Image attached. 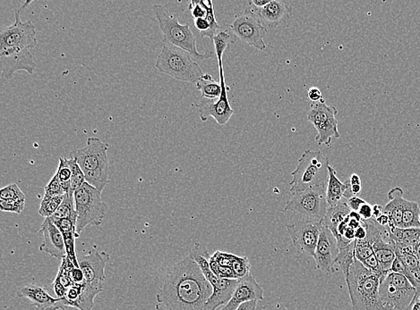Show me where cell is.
I'll use <instances>...</instances> for the list:
<instances>
[{"label":"cell","instance_id":"cell-7","mask_svg":"<svg viewBox=\"0 0 420 310\" xmlns=\"http://www.w3.org/2000/svg\"><path fill=\"white\" fill-rule=\"evenodd\" d=\"M156 68L176 80L188 81L194 85L205 75L199 64L192 59L190 53L168 44H164L161 48Z\"/></svg>","mask_w":420,"mask_h":310},{"label":"cell","instance_id":"cell-45","mask_svg":"<svg viewBox=\"0 0 420 310\" xmlns=\"http://www.w3.org/2000/svg\"><path fill=\"white\" fill-rule=\"evenodd\" d=\"M366 203L364 200L360 199L359 197H351L347 200V205L351 209V211L358 212L361 206Z\"/></svg>","mask_w":420,"mask_h":310},{"label":"cell","instance_id":"cell-28","mask_svg":"<svg viewBox=\"0 0 420 310\" xmlns=\"http://www.w3.org/2000/svg\"><path fill=\"white\" fill-rule=\"evenodd\" d=\"M390 239L395 243L414 249L420 242V228L403 229L400 227H388Z\"/></svg>","mask_w":420,"mask_h":310},{"label":"cell","instance_id":"cell-1","mask_svg":"<svg viewBox=\"0 0 420 310\" xmlns=\"http://www.w3.org/2000/svg\"><path fill=\"white\" fill-rule=\"evenodd\" d=\"M212 294V285L190 255L167 269L155 309L206 310Z\"/></svg>","mask_w":420,"mask_h":310},{"label":"cell","instance_id":"cell-12","mask_svg":"<svg viewBox=\"0 0 420 310\" xmlns=\"http://www.w3.org/2000/svg\"><path fill=\"white\" fill-rule=\"evenodd\" d=\"M26 1L22 8L15 11V23L8 28L3 29L0 33V48H17L32 50L37 45L35 26L31 21L23 23L20 13L31 4Z\"/></svg>","mask_w":420,"mask_h":310},{"label":"cell","instance_id":"cell-59","mask_svg":"<svg viewBox=\"0 0 420 310\" xmlns=\"http://www.w3.org/2000/svg\"><path fill=\"white\" fill-rule=\"evenodd\" d=\"M405 310H408V309H405Z\"/></svg>","mask_w":420,"mask_h":310},{"label":"cell","instance_id":"cell-47","mask_svg":"<svg viewBox=\"0 0 420 310\" xmlns=\"http://www.w3.org/2000/svg\"><path fill=\"white\" fill-rule=\"evenodd\" d=\"M307 96H309V99L311 100L312 103L319 102L322 99H324L321 90L316 87L310 88L309 91H307Z\"/></svg>","mask_w":420,"mask_h":310},{"label":"cell","instance_id":"cell-31","mask_svg":"<svg viewBox=\"0 0 420 310\" xmlns=\"http://www.w3.org/2000/svg\"><path fill=\"white\" fill-rule=\"evenodd\" d=\"M236 36L233 35L230 29L221 30L218 32L217 35L214 36L212 42L214 44L215 53L217 56L219 68H223V62H222V57L225 50L230 43H234L236 41ZM237 38V37H236Z\"/></svg>","mask_w":420,"mask_h":310},{"label":"cell","instance_id":"cell-4","mask_svg":"<svg viewBox=\"0 0 420 310\" xmlns=\"http://www.w3.org/2000/svg\"><path fill=\"white\" fill-rule=\"evenodd\" d=\"M153 11L163 32L164 43L181 48L197 59L203 60L214 57V52L210 50L205 53L199 52L197 37L192 32L190 23H179L174 15L170 14L163 6L154 5Z\"/></svg>","mask_w":420,"mask_h":310},{"label":"cell","instance_id":"cell-40","mask_svg":"<svg viewBox=\"0 0 420 310\" xmlns=\"http://www.w3.org/2000/svg\"><path fill=\"white\" fill-rule=\"evenodd\" d=\"M374 254L372 245L368 242L367 239L362 241H356L355 258L359 262H363L367 258Z\"/></svg>","mask_w":420,"mask_h":310},{"label":"cell","instance_id":"cell-14","mask_svg":"<svg viewBox=\"0 0 420 310\" xmlns=\"http://www.w3.org/2000/svg\"><path fill=\"white\" fill-rule=\"evenodd\" d=\"M220 72V83L221 85V95L217 99H208L201 98L197 103V108L199 109V115L202 122H206L210 117L214 118L220 126H224L230 121L234 114V110L230 104L228 93L230 88L227 86L225 81L224 68H219Z\"/></svg>","mask_w":420,"mask_h":310},{"label":"cell","instance_id":"cell-8","mask_svg":"<svg viewBox=\"0 0 420 310\" xmlns=\"http://www.w3.org/2000/svg\"><path fill=\"white\" fill-rule=\"evenodd\" d=\"M190 256L199 266L207 281L212 287V294L206 306V310H217L226 305L235 291L239 279H223L214 275L210 267V256L205 246L197 242L190 251Z\"/></svg>","mask_w":420,"mask_h":310},{"label":"cell","instance_id":"cell-15","mask_svg":"<svg viewBox=\"0 0 420 310\" xmlns=\"http://www.w3.org/2000/svg\"><path fill=\"white\" fill-rule=\"evenodd\" d=\"M321 222L297 221L286 228L295 248L307 256H315L316 246L320 237Z\"/></svg>","mask_w":420,"mask_h":310},{"label":"cell","instance_id":"cell-18","mask_svg":"<svg viewBox=\"0 0 420 310\" xmlns=\"http://www.w3.org/2000/svg\"><path fill=\"white\" fill-rule=\"evenodd\" d=\"M109 260V255L100 252L96 246L78 260L79 267L84 275L85 282L96 287H102L106 281L105 267Z\"/></svg>","mask_w":420,"mask_h":310},{"label":"cell","instance_id":"cell-34","mask_svg":"<svg viewBox=\"0 0 420 310\" xmlns=\"http://www.w3.org/2000/svg\"><path fill=\"white\" fill-rule=\"evenodd\" d=\"M57 220H77V213L75 211L74 193H66L62 205L53 215Z\"/></svg>","mask_w":420,"mask_h":310},{"label":"cell","instance_id":"cell-48","mask_svg":"<svg viewBox=\"0 0 420 310\" xmlns=\"http://www.w3.org/2000/svg\"><path fill=\"white\" fill-rule=\"evenodd\" d=\"M72 280L74 284H83L85 282L84 275L80 267H75L72 271Z\"/></svg>","mask_w":420,"mask_h":310},{"label":"cell","instance_id":"cell-21","mask_svg":"<svg viewBox=\"0 0 420 310\" xmlns=\"http://www.w3.org/2000/svg\"><path fill=\"white\" fill-rule=\"evenodd\" d=\"M39 233L44 236V242L39 248V251L60 260L66 257L65 241L62 233L51 217L45 218Z\"/></svg>","mask_w":420,"mask_h":310},{"label":"cell","instance_id":"cell-44","mask_svg":"<svg viewBox=\"0 0 420 310\" xmlns=\"http://www.w3.org/2000/svg\"><path fill=\"white\" fill-rule=\"evenodd\" d=\"M188 9H190L192 17L194 20L206 18V10L203 8L202 0L201 1H191Z\"/></svg>","mask_w":420,"mask_h":310},{"label":"cell","instance_id":"cell-11","mask_svg":"<svg viewBox=\"0 0 420 310\" xmlns=\"http://www.w3.org/2000/svg\"><path fill=\"white\" fill-rule=\"evenodd\" d=\"M337 108L334 106H328L325 99L319 102H313L309 113L307 120L315 126L318 130L316 141L319 145L330 146L331 139H339V123L336 119Z\"/></svg>","mask_w":420,"mask_h":310},{"label":"cell","instance_id":"cell-58","mask_svg":"<svg viewBox=\"0 0 420 310\" xmlns=\"http://www.w3.org/2000/svg\"><path fill=\"white\" fill-rule=\"evenodd\" d=\"M414 253L416 254V256L418 257L419 262H420V242L419 244H417L415 247L413 249Z\"/></svg>","mask_w":420,"mask_h":310},{"label":"cell","instance_id":"cell-51","mask_svg":"<svg viewBox=\"0 0 420 310\" xmlns=\"http://www.w3.org/2000/svg\"><path fill=\"white\" fill-rule=\"evenodd\" d=\"M258 300H251L241 304L236 310H257Z\"/></svg>","mask_w":420,"mask_h":310},{"label":"cell","instance_id":"cell-42","mask_svg":"<svg viewBox=\"0 0 420 310\" xmlns=\"http://www.w3.org/2000/svg\"><path fill=\"white\" fill-rule=\"evenodd\" d=\"M26 205V200H0V211L3 212L16 213L21 214Z\"/></svg>","mask_w":420,"mask_h":310},{"label":"cell","instance_id":"cell-43","mask_svg":"<svg viewBox=\"0 0 420 310\" xmlns=\"http://www.w3.org/2000/svg\"><path fill=\"white\" fill-rule=\"evenodd\" d=\"M66 193L64 191L62 184L56 175H54L53 179L48 182L47 186L45 187V197H56L60 195H65Z\"/></svg>","mask_w":420,"mask_h":310},{"label":"cell","instance_id":"cell-2","mask_svg":"<svg viewBox=\"0 0 420 310\" xmlns=\"http://www.w3.org/2000/svg\"><path fill=\"white\" fill-rule=\"evenodd\" d=\"M353 310H388L379 297L380 279L355 260L345 279Z\"/></svg>","mask_w":420,"mask_h":310},{"label":"cell","instance_id":"cell-5","mask_svg":"<svg viewBox=\"0 0 420 310\" xmlns=\"http://www.w3.org/2000/svg\"><path fill=\"white\" fill-rule=\"evenodd\" d=\"M329 159L321 151H306L291 173V193L327 185Z\"/></svg>","mask_w":420,"mask_h":310},{"label":"cell","instance_id":"cell-22","mask_svg":"<svg viewBox=\"0 0 420 310\" xmlns=\"http://www.w3.org/2000/svg\"><path fill=\"white\" fill-rule=\"evenodd\" d=\"M18 296L26 298L32 302L33 305L41 310H51L59 298H54L48 293L46 289L36 284H27L20 290Z\"/></svg>","mask_w":420,"mask_h":310},{"label":"cell","instance_id":"cell-19","mask_svg":"<svg viewBox=\"0 0 420 310\" xmlns=\"http://www.w3.org/2000/svg\"><path fill=\"white\" fill-rule=\"evenodd\" d=\"M257 19L266 28H275L280 24L287 22L291 17V8L290 3L271 0L266 7L257 8L248 2V8Z\"/></svg>","mask_w":420,"mask_h":310},{"label":"cell","instance_id":"cell-29","mask_svg":"<svg viewBox=\"0 0 420 310\" xmlns=\"http://www.w3.org/2000/svg\"><path fill=\"white\" fill-rule=\"evenodd\" d=\"M197 90L202 93V98L208 99H217L221 95V83H217L214 80L212 75L208 74L203 75L197 84L194 85Z\"/></svg>","mask_w":420,"mask_h":310},{"label":"cell","instance_id":"cell-32","mask_svg":"<svg viewBox=\"0 0 420 310\" xmlns=\"http://www.w3.org/2000/svg\"><path fill=\"white\" fill-rule=\"evenodd\" d=\"M400 228H420V208L418 202L406 200Z\"/></svg>","mask_w":420,"mask_h":310},{"label":"cell","instance_id":"cell-16","mask_svg":"<svg viewBox=\"0 0 420 310\" xmlns=\"http://www.w3.org/2000/svg\"><path fill=\"white\" fill-rule=\"evenodd\" d=\"M36 63L30 50L17 48H0V69L2 77L11 80L20 70L33 75Z\"/></svg>","mask_w":420,"mask_h":310},{"label":"cell","instance_id":"cell-36","mask_svg":"<svg viewBox=\"0 0 420 310\" xmlns=\"http://www.w3.org/2000/svg\"><path fill=\"white\" fill-rule=\"evenodd\" d=\"M55 175L59 179L66 193H73L71 190V184H70L72 171L71 168H70L69 159H66V157H60V165L59 167H57V173Z\"/></svg>","mask_w":420,"mask_h":310},{"label":"cell","instance_id":"cell-52","mask_svg":"<svg viewBox=\"0 0 420 310\" xmlns=\"http://www.w3.org/2000/svg\"><path fill=\"white\" fill-rule=\"evenodd\" d=\"M376 220L381 226L386 227L389 226L390 217L385 213L382 215H380L379 217H377Z\"/></svg>","mask_w":420,"mask_h":310},{"label":"cell","instance_id":"cell-23","mask_svg":"<svg viewBox=\"0 0 420 310\" xmlns=\"http://www.w3.org/2000/svg\"><path fill=\"white\" fill-rule=\"evenodd\" d=\"M51 220L59 228L65 241L66 257H68L73 264L79 267L77 253H75V239H77V220H57L51 217Z\"/></svg>","mask_w":420,"mask_h":310},{"label":"cell","instance_id":"cell-39","mask_svg":"<svg viewBox=\"0 0 420 310\" xmlns=\"http://www.w3.org/2000/svg\"><path fill=\"white\" fill-rule=\"evenodd\" d=\"M69 164L72 171L70 184H71V190L73 193H75L79 188L83 186L85 182H86V180H85L84 172L82 171L81 167L79 166L77 161L75 157H71V159H69Z\"/></svg>","mask_w":420,"mask_h":310},{"label":"cell","instance_id":"cell-38","mask_svg":"<svg viewBox=\"0 0 420 310\" xmlns=\"http://www.w3.org/2000/svg\"><path fill=\"white\" fill-rule=\"evenodd\" d=\"M62 261L59 273H57V278L54 281L59 282L60 284H62L64 287L69 290L74 284V282L72 280V271L75 266L70 261L68 257H66Z\"/></svg>","mask_w":420,"mask_h":310},{"label":"cell","instance_id":"cell-50","mask_svg":"<svg viewBox=\"0 0 420 310\" xmlns=\"http://www.w3.org/2000/svg\"><path fill=\"white\" fill-rule=\"evenodd\" d=\"M367 229L366 227L364 226L363 224H362L361 226L358 228V229L355 230L356 241H362V240H365L367 238Z\"/></svg>","mask_w":420,"mask_h":310},{"label":"cell","instance_id":"cell-57","mask_svg":"<svg viewBox=\"0 0 420 310\" xmlns=\"http://www.w3.org/2000/svg\"><path fill=\"white\" fill-rule=\"evenodd\" d=\"M349 182L351 185H361V179L357 174L351 175Z\"/></svg>","mask_w":420,"mask_h":310},{"label":"cell","instance_id":"cell-49","mask_svg":"<svg viewBox=\"0 0 420 310\" xmlns=\"http://www.w3.org/2000/svg\"><path fill=\"white\" fill-rule=\"evenodd\" d=\"M194 26L199 30L200 35L201 33L208 32L210 28H211L208 21H207L206 18H200V19L194 20Z\"/></svg>","mask_w":420,"mask_h":310},{"label":"cell","instance_id":"cell-25","mask_svg":"<svg viewBox=\"0 0 420 310\" xmlns=\"http://www.w3.org/2000/svg\"><path fill=\"white\" fill-rule=\"evenodd\" d=\"M329 178L327 185V200L329 206H334L345 202L346 193L351 184L349 182H342L338 178L336 170L328 166Z\"/></svg>","mask_w":420,"mask_h":310},{"label":"cell","instance_id":"cell-24","mask_svg":"<svg viewBox=\"0 0 420 310\" xmlns=\"http://www.w3.org/2000/svg\"><path fill=\"white\" fill-rule=\"evenodd\" d=\"M403 190L400 187L392 188L388 193L389 202L383 206V213L390 217L388 227H401L406 200L403 197Z\"/></svg>","mask_w":420,"mask_h":310},{"label":"cell","instance_id":"cell-27","mask_svg":"<svg viewBox=\"0 0 420 310\" xmlns=\"http://www.w3.org/2000/svg\"><path fill=\"white\" fill-rule=\"evenodd\" d=\"M351 212V209L347 205V200H345V202L340 203V204L336 206H329L327 214L322 218L321 223L322 226L327 227L334 233L336 238H337L338 226L348 217Z\"/></svg>","mask_w":420,"mask_h":310},{"label":"cell","instance_id":"cell-55","mask_svg":"<svg viewBox=\"0 0 420 310\" xmlns=\"http://www.w3.org/2000/svg\"><path fill=\"white\" fill-rule=\"evenodd\" d=\"M383 214V206L380 205H374L373 206V215L374 218L379 217L380 215Z\"/></svg>","mask_w":420,"mask_h":310},{"label":"cell","instance_id":"cell-33","mask_svg":"<svg viewBox=\"0 0 420 310\" xmlns=\"http://www.w3.org/2000/svg\"><path fill=\"white\" fill-rule=\"evenodd\" d=\"M103 291L102 287H96L84 282L81 296L75 303L74 308L78 310H92L94 299Z\"/></svg>","mask_w":420,"mask_h":310},{"label":"cell","instance_id":"cell-46","mask_svg":"<svg viewBox=\"0 0 420 310\" xmlns=\"http://www.w3.org/2000/svg\"><path fill=\"white\" fill-rule=\"evenodd\" d=\"M358 214L360 215L362 220H370L374 217L373 215V206L368 204L367 202L365 203L358 211Z\"/></svg>","mask_w":420,"mask_h":310},{"label":"cell","instance_id":"cell-26","mask_svg":"<svg viewBox=\"0 0 420 310\" xmlns=\"http://www.w3.org/2000/svg\"><path fill=\"white\" fill-rule=\"evenodd\" d=\"M211 257L219 265L232 269L237 279L245 278L251 273V264L248 257H237L235 255L224 253V252L219 251Z\"/></svg>","mask_w":420,"mask_h":310},{"label":"cell","instance_id":"cell-10","mask_svg":"<svg viewBox=\"0 0 420 310\" xmlns=\"http://www.w3.org/2000/svg\"><path fill=\"white\" fill-rule=\"evenodd\" d=\"M416 289L401 273L390 272L379 285V297L388 310H405L416 296Z\"/></svg>","mask_w":420,"mask_h":310},{"label":"cell","instance_id":"cell-54","mask_svg":"<svg viewBox=\"0 0 420 310\" xmlns=\"http://www.w3.org/2000/svg\"><path fill=\"white\" fill-rule=\"evenodd\" d=\"M249 2L255 8H262L269 4L271 0H251V1Z\"/></svg>","mask_w":420,"mask_h":310},{"label":"cell","instance_id":"cell-37","mask_svg":"<svg viewBox=\"0 0 420 310\" xmlns=\"http://www.w3.org/2000/svg\"><path fill=\"white\" fill-rule=\"evenodd\" d=\"M65 195H60L42 199L39 206V214L45 218L51 217L59 209Z\"/></svg>","mask_w":420,"mask_h":310},{"label":"cell","instance_id":"cell-6","mask_svg":"<svg viewBox=\"0 0 420 310\" xmlns=\"http://www.w3.org/2000/svg\"><path fill=\"white\" fill-rule=\"evenodd\" d=\"M328 208L327 188L316 186L292 191L283 212L294 215L295 222H321Z\"/></svg>","mask_w":420,"mask_h":310},{"label":"cell","instance_id":"cell-20","mask_svg":"<svg viewBox=\"0 0 420 310\" xmlns=\"http://www.w3.org/2000/svg\"><path fill=\"white\" fill-rule=\"evenodd\" d=\"M264 289L255 280L254 276L249 273L245 278L239 279L230 302L217 310H236L243 303L251 300H264Z\"/></svg>","mask_w":420,"mask_h":310},{"label":"cell","instance_id":"cell-56","mask_svg":"<svg viewBox=\"0 0 420 310\" xmlns=\"http://www.w3.org/2000/svg\"><path fill=\"white\" fill-rule=\"evenodd\" d=\"M349 190H351L353 197H358V194H360L361 193V185H351V186H349Z\"/></svg>","mask_w":420,"mask_h":310},{"label":"cell","instance_id":"cell-17","mask_svg":"<svg viewBox=\"0 0 420 310\" xmlns=\"http://www.w3.org/2000/svg\"><path fill=\"white\" fill-rule=\"evenodd\" d=\"M338 254H339V248H338L336 236L327 227L322 226L315 256H313L316 269L327 275L336 272V269H334V266H336Z\"/></svg>","mask_w":420,"mask_h":310},{"label":"cell","instance_id":"cell-30","mask_svg":"<svg viewBox=\"0 0 420 310\" xmlns=\"http://www.w3.org/2000/svg\"><path fill=\"white\" fill-rule=\"evenodd\" d=\"M356 240L349 244L339 248V254H338L336 266L338 269L342 270L344 278H347L349 275V269H351L355 258Z\"/></svg>","mask_w":420,"mask_h":310},{"label":"cell","instance_id":"cell-35","mask_svg":"<svg viewBox=\"0 0 420 310\" xmlns=\"http://www.w3.org/2000/svg\"><path fill=\"white\" fill-rule=\"evenodd\" d=\"M203 6L206 10V19L208 21L211 28L207 32L201 33V36H202V38H209L212 41L214 36L217 35L218 32L221 30V26H219L217 20H216L214 4H212L211 0H208L207 2L203 1Z\"/></svg>","mask_w":420,"mask_h":310},{"label":"cell","instance_id":"cell-53","mask_svg":"<svg viewBox=\"0 0 420 310\" xmlns=\"http://www.w3.org/2000/svg\"><path fill=\"white\" fill-rule=\"evenodd\" d=\"M408 310H420V297L419 296H415L414 299L410 303V305L408 307Z\"/></svg>","mask_w":420,"mask_h":310},{"label":"cell","instance_id":"cell-13","mask_svg":"<svg viewBox=\"0 0 420 310\" xmlns=\"http://www.w3.org/2000/svg\"><path fill=\"white\" fill-rule=\"evenodd\" d=\"M230 30L244 43L250 45L258 50H266L264 38L268 29L249 9L246 8L241 13L236 14L235 19L230 26Z\"/></svg>","mask_w":420,"mask_h":310},{"label":"cell","instance_id":"cell-41","mask_svg":"<svg viewBox=\"0 0 420 310\" xmlns=\"http://www.w3.org/2000/svg\"><path fill=\"white\" fill-rule=\"evenodd\" d=\"M0 200H26V195H24L20 188L17 186L16 184H12L8 185L3 189L0 190Z\"/></svg>","mask_w":420,"mask_h":310},{"label":"cell","instance_id":"cell-9","mask_svg":"<svg viewBox=\"0 0 420 310\" xmlns=\"http://www.w3.org/2000/svg\"><path fill=\"white\" fill-rule=\"evenodd\" d=\"M75 211L77 213V235L79 238L87 226H100L104 220L108 206L102 200V191L85 182L75 191Z\"/></svg>","mask_w":420,"mask_h":310},{"label":"cell","instance_id":"cell-3","mask_svg":"<svg viewBox=\"0 0 420 310\" xmlns=\"http://www.w3.org/2000/svg\"><path fill=\"white\" fill-rule=\"evenodd\" d=\"M108 150V144L96 137H90L84 148L71 154L84 172L86 182L102 193L109 182Z\"/></svg>","mask_w":420,"mask_h":310}]
</instances>
